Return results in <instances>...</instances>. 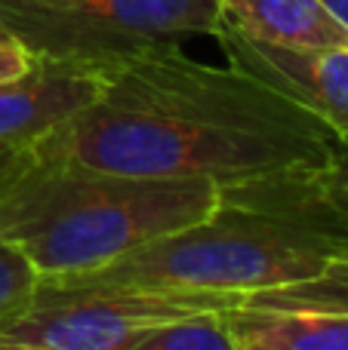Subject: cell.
Wrapping results in <instances>:
<instances>
[{
  "label": "cell",
  "mask_w": 348,
  "mask_h": 350,
  "mask_svg": "<svg viewBox=\"0 0 348 350\" xmlns=\"http://www.w3.org/2000/svg\"><path fill=\"white\" fill-rule=\"evenodd\" d=\"M336 145L314 114L234 65L160 49L108 68L96 102L31 151L49 163L232 187L318 166Z\"/></svg>",
  "instance_id": "obj_1"
},
{
  "label": "cell",
  "mask_w": 348,
  "mask_h": 350,
  "mask_svg": "<svg viewBox=\"0 0 348 350\" xmlns=\"http://www.w3.org/2000/svg\"><path fill=\"white\" fill-rule=\"evenodd\" d=\"M219 203L213 181L148 178L34 157L0 191V237L40 280H71L201 221Z\"/></svg>",
  "instance_id": "obj_2"
},
{
  "label": "cell",
  "mask_w": 348,
  "mask_h": 350,
  "mask_svg": "<svg viewBox=\"0 0 348 350\" xmlns=\"http://www.w3.org/2000/svg\"><path fill=\"white\" fill-rule=\"evenodd\" d=\"M336 261L308 230L222 200L201 221L158 237L102 271L71 280L244 298L314 277Z\"/></svg>",
  "instance_id": "obj_3"
},
{
  "label": "cell",
  "mask_w": 348,
  "mask_h": 350,
  "mask_svg": "<svg viewBox=\"0 0 348 350\" xmlns=\"http://www.w3.org/2000/svg\"><path fill=\"white\" fill-rule=\"evenodd\" d=\"M0 25L37 55L108 71L136 55L213 37L219 0H0Z\"/></svg>",
  "instance_id": "obj_4"
},
{
  "label": "cell",
  "mask_w": 348,
  "mask_h": 350,
  "mask_svg": "<svg viewBox=\"0 0 348 350\" xmlns=\"http://www.w3.org/2000/svg\"><path fill=\"white\" fill-rule=\"evenodd\" d=\"M240 298L145 286L40 280L34 298L0 326V350H129L145 329Z\"/></svg>",
  "instance_id": "obj_5"
},
{
  "label": "cell",
  "mask_w": 348,
  "mask_h": 350,
  "mask_svg": "<svg viewBox=\"0 0 348 350\" xmlns=\"http://www.w3.org/2000/svg\"><path fill=\"white\" fill-rule=\"evenodd\" d=\"M234 350H348V261L222 308Z\"/></svg>",
  "instance_id": "obj_6"
},
{
  "label": "cell",
  "mask_w": 348,
  "mask_h": 350,
  "mask_svg": "<svg viewBox=\"0 0 348 350\" xmlns=\"http://www.w3.org/2000/svg\"><path fill=\"white\" fill-rule=\"evenodd\" d=\"M213 37L228 65L306 108L348 145V46H275L228 22Z\"/></svg>",
  "instance_id": "obj_7"
},
{
  "label": "cell",
  "mask_w": 348,
  "mask_h": 350,
  "mask_svg": "<svg viewBox=\"0 0 348 350\" xmlns=\"http://www.w3.org/2000/svg\"><path fill=\"white\" fill-rule=\"evenodd\" d=\"M225 203L277 215L296 228L318 237L339 261H348V145L318 166L269 175L256 181H240L219 187Z\"/></svg>",
  "instance_id": "obj_8"
},
{
  "label": "cell",
  "mask_w": 348,
  "mask_h": 350,
  "mask_svg": "<svg viewBox=\"0 0 348 350\" xmlns=\"http://www.w3.org/2000/svg\"><path fill=\"white\" fill-rule=\"evenodd\" d=\"M105 74L96 68L40 55L31 71L0 83V142L34 148L102 92Z\"/></svg>",
  "instance_id": "obj_9"
},
{
  "label": "cell",
  "mask_w": 348,
  "mask_h": 350,
  "mask_svg": "<svg viewBox=\"0 0 348 350\" xmlns=\"http://www.w3.org/2000/svg\"><path fill=\"white\" fill-rule=\"evenodd\" d=\"M222 22L275 46H348V31L321 0H219Z\"/></svg>",
  "instance_id": "obj_10"
},
{
  "label": "cell",
  "mask_w": 348,
  "mask_h": 350,
  "mask_svg": "<svg viewBox=\"0 0 348 350\" xmlns=\"http://www.w3.org/2000/svg\"><path fill=\"white\" fill-rule=\"evenodd\" d=\"M129 350H234L222 308H203L145 329Z\"/></svg>",
  "instance_id": "obj_11"
},
{
  "label": "cell",
  "mask_w": 348,
  "mask_h": 350,
  "mask_svg": "<svg viewBox=\"0 0 348 350\" xmlns=\"http://www.w3.org/2000/svg\"><path fill=\"white\" fill-rule=\"evenodd\" d=\"M40 286V273L16 246L0 237V326L12 320L34 298Z\"/></svg>",
  "instance_id": "obj_12"
},
{
  "label": "cell",
  "mask_w": 348,
  "mask_h": 350,
  "mask_svg": "<svg viewBox=\"0 0 348 350\" xmlns=\"http://www.w3.org/2000/svg\"><path fill=\"white\" fill-rule=\"evenodd\" d=\"M37 59H40V55H37L22 37H16L10 28L0 25V83L22 77L25 71H31V68L37 65Z\"/></svg>",
  "instance_id": "obj_13"
},
{
  "label": "cell",
  "mask_w": 348,
  "mask_h": 350,
  "mask_svg": "<svg viewBox=\"0 0 348 350\" xmlns=\"http://www.w3.org/2000/svg\"><path fill=\"white\" fill-rule=\"evenodd\" d=\"M28 163H34V151H31V148L0 142V191H3Z\"/></svg>",
  "instance_id": "obj_14"
},
{
  "label": "cell",
  "mask_w": 348,
  "mask_h": 350,
  "mask_svg": "<svg viewBox=\"0 0 348 350\" xmlns=\"http://www.w3.org/2000/svg\"><path fill=\"white\" fill-rule=\"evenodd\" d=\"M321 3H324L327 12H330V16L348 31V0H321Z\"/></svg>",
  "instance_id": "obj_15"
}]
</instances>
